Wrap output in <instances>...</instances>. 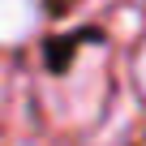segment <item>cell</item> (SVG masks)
<instances>
[{
	"mask_svg": "<svg viewBox=\"0 0 146 146\" xmlns=\"http://www.w3.org/2000/svg\"><path fill=\"white\" fill-rule=\"evenodd\" d=\"M133 78H137V86H142V95H146V47H142L137 60H133Z\"/></svg>",
	"mask_w": 146,
	"mask_h": 146,
	"instance_id": "3",
	"label": "cell"
},
{
	"mask_svg": "<svg viewBox=\"0 0 146 146\" xmlns=\"http://www.w3.org/2000/svg\"><path fill=\"white\" fill-rule=\"evenodd\" d=\"M39 30V0H0V43L13 47Z\"/></svg>",
	"mask_w": 146,
	"mask_h": 146,
	"instance_id": "2",
	"label": "cell"
},
{
	"mask_svg": "<svg viewBox=\"0 0 146 146\" xmlns=\"http://www.w3.org/2000/svg\"><path fill=\"white\" fill-rule=\"evenodd\" d=\"M108 99V64L103 52H82L60 82L47 86V108L60 125H90Z\"/></svg>",
	"mask_w": 146,
	"mask_h": 146,
	"instance_id": "1",
	"label": "cell"
}]
</instances>
